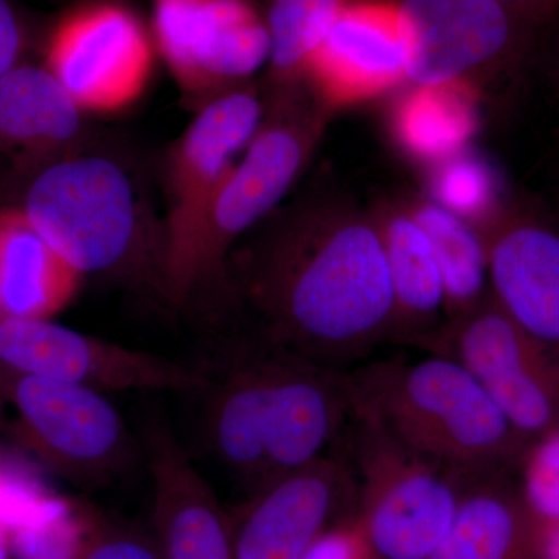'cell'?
<instances>
[{
  "label": "cell",
  "instance_id": "6da1fadb",
  "mask_svg": "<svg viewBox=\"0 0 559 559\" xmlns=\"http://www.w3.org/2000/svg\"><path fill=\"white\" fill-rule=\"evenodd\" d=\"M221 283L245 331L342 373L392 340L380 227L340 191L275 209L231 249Z\"/></svg>",
  "mask_w": 559,
  "mask_h": 559
},
{
  "label": "cell",
  "instance_id": "7a4b0ae2",
  "mask_svg": "<svg viewBox=\"0 0 559 559\" xmlns=\"http://www.w3.org/2000/svg\"><path fill=\"white\" fill-rule=\"evenodd\" d=\"M204 392L210 451L248 496L340 450L352 412L347 373L249 331L231 342Z\"/></svg>",
  "mask_w": 559,
  "mask_h": 559
},
{
  "label": "cell",
  "instance_id": "3957f363",
  "mask_svg": "<svg viewBox=\"0 0 559 559\" xmlns=\"http://www.w3.org/2000/svg\"><path fill=\"white\" fill-rule=\"evenodd\" d=\"M349 404L389 437L463 484L510 474L530 443L457 360H364L347 371Z\"/></svg>",
  "mask_w": 559,
  "mask_h": 559
},
{
  "label": "cell",
  "instance_id": "277c9868",
  "mask_svg": "<svg viewBox=\"0 0 559 559\" xmlns=\"http://www.w3.org/2000/svg\"><path fill=\"white\" fill-rule=\"evenodd\" d=\"M25 215L83 275L128 280L164 300L162 231L143 221L123 168L105 157L53 162L33 180Z\"/></svg>",
  "mask_w": 559,
  "mask_h": 559
},
{
  "label": "cell",
  "instance_id": "5b68a950",
  "mask_svg": "<svg viewBox=\"0 0 559 559\" xmlns=\"http://www.w3.org/2000/svg\"><path fill=\"white\" fill-rule=\"evenodd\" d=\"M264 106L259 130L213 200L171 307L189 304L210 280L221 282L231 249L278 207L333 119L308 87L264 100Z\"/></svg>",
  "mask_w": 559,
  "mask_h": 559
},
{
  "label": "cell",
  "instance_id": "8992f818",
  "mask_svg": "<svg viewBox=\"0 0 559 559\" xmlns=\"http://www.w3.org/2000/svg\"><path fill=\"white\" fill-rule=\"evenodd\" d=\"M342 451L355 474L358 514L377 557L429 559L454 521L466 484L353 407Z\"/></svg>",
  "mask_w": 559,
  "mask_h": 559
},
{
  "label": "cell",
  "instance_id": "52a82bcc",
  "mask_svg": "<svg viewBox=\"0 0 559 559\" xmlns=\"http://www.w3.org/2000/svg\"><path fill=\"white\" fill-rule=\"evenodd\" d=\"M7 409L11 440L62 479L109 484L134 463V437L98 390L0 366V411Z\"/></svg>",
  "mask_w": 559,
  "mask_h": 559
},
{
  "label": "cell",
  "instance_id": "ba28073f",
  "mask_svg": "<svg viewBox=\"0 0 559 559\" xmlns=\"http://www.w3.org/2000/svg\"><path fill=\"white\" fill-rule=\"evenodd\" d=\"M421 352L462 364L530 444L559 429V358L500 310L491 294L447 320Z\"/></svg>",
  "mask_w": 559,
  "mask_h": 559
},
{
  "label": "cell",
  "instance_id": "9c48e42d",
  "mask_svg": "<svg viewBox=\"0 0 559 559\" xmlns=\"http://www.w3.org/2000/svg\"><path fill=\"white\" fill-rule=\"evenodd\" d=\"M264 110L263 97L250 83L224 92L198 109L170 151L165 168L168 212L162 227V290L170 307L213 200L259 130Z\"/></svg>",
  "mask_w": 559,
  "mask_h": 559
},
{
  "label": "cell",
  "instance_id": "30bf717a",
  "mask_svg": "<svg viewBox=\"0 0 559 559\" xmlns=\"http://www.w3.org/2000/svg\"><path fill=\"white\" fill-rule=\"evenodd\" d=\"M154 35L183 97L200 108L270 60L266 20L250 0H154Z\"/></svg>",
  "mask_w": 559,
  "mask_h": 559
},
{
  "label": "cell",
  "instance_id": "8fae6325",
  "mask_svg": "<svg viewBox=\"0 0 559 559\" xmlns=\"http://www.w3.org/2000/svg\"><path fill=\"white\" fill-rule=\"evenodd\" d=\"M409 36L407 84L468 83L481 92L513 72L532 27L499 0H399Z\"/></svg>",
  "mask_w": 559,
  "mask_h": 559
},
{
  "label": "cell",
  "instance_id": "7c38bea8",
  "mask_svg": "<svg viewBox=\"0 0 559 559\" xmlns=\"http://www.w3.org/2000/svg\"><path fill=\"white\" fill-rule=\"evenodd\" d=\"M46 68L83 112H116L145 91L153 46L130 10L91 3L62 17L51 33Z\"/></svg>",
  "mask_w": 559,
  "mask_h": 559
},
{
  "label": "cell",
  "instance_id": "4fadbf2b",
  "mask_svg": "<svg viewBox=\"0 0 559 559\" xmlns=\"http://www.w3.org/2000/svg\"><path fill=\"white\" fill-rule=\"evenodd\" d=\"M358 513L355 474L337 450L270 481L230 513L234 559H301L331 525Z\"/></svg>",
  "mask_w": 559,
  "mask_h": 559
},
{
  "label": "cell",
  "instance_id": "5bb4252c",
  "mask_svg": "<svg viewBox=\"0 0 559 559\" xmlns=\"http://www.w3.org/2000/svg\"><path fill=\"white\" fill-rule=\"evenodd\" d=\"M409 36L399 0H347L316 50L307 86L329 112L407 84Z\"/></svg>",
  "mask_w": 559,
  "mask_h": 559
},
{
  "label": "cell",
  "instance_id": "9a60e30c",
  "mask_svg": "<svg viewBox=\"0 0 559 559\" xmlns=\"http://www.w3.org/2000/svg\"><path fill=\"white\" fill-rule=\"evenodd\" d=\"M477 229L492 299L559 358V223L521 202H502Z\"/></svg>",
  "mask_w": 559,
  "mask_h": 559
},
{
  "label": "cell",
  "instance_id": "2e32d148",
  "mask_svg": "<svg viewBox=\"0 0 559 559\" xmlns=\"http://www.w3.org/2000/svg\"><path fill=\"white\" fill-rule=\"evenodd\" d=\"M154 535L164 559H234L230 513L168 429L146 430Z\"/></svg>",
  "mask_w": 559,
  "mask_h": 559
},
{
  "label": "cell",
  "instance_id": "e0dca14e",
  "mask_svg": "<svg viewBox=\"0 0 559 559\" xmlns=\"http://www.w3.org/2000/svg\"><path fill=\"white\" fill-rule=\"evenodd\" d=\"M380 227L393 294L390 344L421 349L447 323L443 280L428 235L403 197L371 205Z\"/></svg>",
  "mask_w": 559,
  "mask_h": 559
},
{
  "label": "cell",
  "instance_id": "ac0fdd59",
  "mask_svg": "<svg viewBox=\"0 0 559 559\" xmlns=\"http://www.w3.org/2000/svg\"><path fill=\"white\" fill-rule=\"evenodd\" d=\"M429 559H540L539 524L509 474L469 481Z\"/></svg>",
  "mask_w": 559,
  "mask_h": 559
},
{
  "label": "cell",
  "instance_id": "d6986e66",
  "mask_svg": "<svg viewBox=\"0 0 559 559\" xmlns=\"http://www.w3.org/2000/svg\"><path fill=\"white\" fill-rule=\"evenodd\" d=\"M83 278L24 209L0 210V319L51 320L72 304Z\"/></svg>",
  "mask_w": 559,
  "mask_h": 559
},
{
  "label": "cell",
  "instance_id": "ffe728a7",
  "mask_svg": "<svg viewBox=\"0 0 559 559\" xmlns=\"http://www.w3.org/2000/svg\"><path fill=\"white\" fill-rule=\"evenodd\" d=\"M81 114L47 68L14 66L0 76V146L21 159L53 164L79 139Z\"/></svg>",
  "mask_w": 559,
  "mask_h": 559
},
{
  "label": "cell",
  "instance_id": "44dd1931",
  "mask_svg": "<svg viewBox=\"0 0 559 559\" xmlns=\"http://www.w3.org/2000/svg\"><path fill=\"white\" fill-rule=\"evenodd\" d=\"M393 103L390 131L399 148L425 167L471 148L480 91L468 83L406 84Z\"/></svg>",
  "mask_w": 559,
  "mask_h": 559
},
{
  "label": "cell",
  "instance_id": "7402d4cb",
  "mask_svg": "<svg viewBox=\"0 0 559 559\" xmlns=\"http://www.w3.org/2000/svg\"><path fill=\"white\" fill-rule=\"evenodd\" d=\"M428 235L443 280L447 320L477 307L489 296L488 255L479 229L428 194L403 197Z\"/></svg>",
  "mask_w": 559,
  "mask_h": 559
},
{
  "label": "cell",
  "instance_id": "603a6c76",
  "mask_svg": "<svg viewBox=\"0 0 559 559\" xmlns=\"http://www.w3.org/2000/svg\"><path fill=\"white\" fill-rule=\"evenodd\" d=\"M347 0H271L267 87L264 100L307 90V72Z\"/></svg>",
  "mask_w": 559,
  "mask_h": 559
},
{
  "label": "cell",
  "instance_id": "cb8c5ba5",
  "mask_svg": "<svg viewBox=\"0 0 559 559\" xmlns=\"http://www.w3.org/2000/svg\"><path fill=\"white\" fill-rule=\"evenodd\" d=\"M97 522L91 511L50 495L10 530L11 559H79Z\"/></svg>",
  "mask_w": 559,
  "mask_h": 559
},
{
  "label": "cell",
  "instance_id": "d4e9b609",
  "mask_svg": "<svg viewBox=\"0 0 559 559\" xmlns=\"http://www.w3.org/2000/svg\"><path fill=\"white\" fill-rule=\"evenodd\" d=\"M429 170L426 194L473 226H480L502 204L488 165L469 150Z\"/></svg>",
  "mask_w": 559,
  "mask_h": 559
},
{
  "label": "cell",
  "instance_id": "484cf974",
  "mask_svg": "<svg viewBox=\"0 0 559 559\" xmlns=\"http://www.w3.org/2000/svg\"><path fill=\"white\" fill-rule=\"evenodd\" d=\"M518 481L540 525L559 522V429L533 441L522 455Z\"/></svg>",
  "mask_w": 559,
  "mask_h": 559
},
{
  "label": "cell",
  "instance_id": "4316f807",
  "mask_svg": "<svg viewBox=\"0 0 559 559\" xmlns=\"http://www.w3.org/2000/svg\"><path fill=\"white\" fill-rule=\"evenodd\" d=\"M79 559H164L156 535L98 520Z\"/></svg>",
  "mask_w": 559,
  "mask_h": 559
},
{
  "label": "cell",
  "instance_id": "83f0119b",
  "mask_svg": "<svg viewBox=\"0 0 559 559\" xmlns=\"http://www.w3.org/2000/svg\"><path fill=\"white\" fill-rule=\"evenodd\" d=\"M301 559H380L374 554L359 514L331 525Z\"/></svg>",
  "mask_w": 559,
  "mask_h": 559
},
{
  "label": "cell",
  "instance_id": "f1b7e54d",
  "mask_svg": "<svg viewBox=\"0 0 559 559\" xmlns=\"http://www.w3.org/2000/svg\"><path fill=\"white\" fill-rule=\"evenodd\" d=\"M22 28L13 9L0 0V76L9 72L20 60L22 51Z\"/></svg>",
  "mask_w": 559,
  "mask_h": 559
},
{
  "label": "cell",
  "instance_id": "f546056e",
  "mask_svg": "<svg viewBox=\"0 0 559 559\" xmlns=\"http://www.w3.org/2000/svg\"><path fill=\"white\" fill-rule=\"evenodd\" d=\"M514 16L535 28L559 9V0H499Z\"/></svg>",
  "mask_w": 559,
  "mask_h": 559
},
{
  "label": "cell",
  "instance_id": "4dcf8cb0",
  "mask_svg": "<svg viewBox=\"0 0 559 559\" xmlns=\"http://www.w3.org/2000/svg\"><path fill=\"white\" fill-rule=\"evenodd\" d=\"M539 535L540 559H559V522L549 525L539 524Z\"/></svg>",
  "mask_w": 559,
  "mask_h": 559
},
{
  "label": "cell",
  "instance_id": "1f68e13d",
  "mask_svg": "<svg viewBox=\"0 0 559 559\" xmlns=\"http://www.w3.org/2000/svg\"><path fill=\"white\" fill-rule=\"evenodd\" d=\"M0 559H11L10 532L0 521Z\"/></svg>",
  "mask_w": 559,
  "mask_h": 559
},
{
  "label": "cell",
  "instance_id": "d6a6232c",
  "mask_svg": "<svg viewBox=\"0 0 559 559\" xmlns=\"http://www.w3.org/2000/svg\"><path fill=\"white\" fill-rule=\"evenodd\" d=\"M3 421H5V419H3V412L0 411V423H3Z\"/></svg>",
  "mask_w": 559,
  "mask_h": 559
},
{
  "label": "cell",
  "instance_id": "836d02e7",
  "mask_svg": "<svg viewBox=\"0 0 559 559\" xmlns=\"http://www.w3.org/2000/svg\"><path fill=\"white\" fill-rule=\"evenodd\" d=\"M0 465H2V457H0Z\"/></svg>",
  "mask_w": 559,
  "mask_h": 559
}]
</instances>
